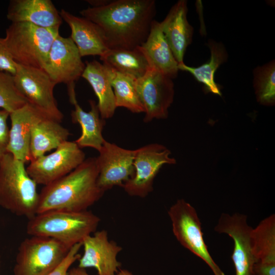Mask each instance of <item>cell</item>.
Returning <instances> with one entry per match:
<instances>
[{
  "mask_svg": "<svg viewBox=\"0 0 275 275\" xmlns=\"http://www.w3.org/2000/svg\"><path fill=\"white\" fill-rule=\"evenodd\" d=\"M82 17L101 30L109 49H134L146 40L156 14L154 0H114L83 9Z\"/></svg>",
  "mask_w": 275,
  "mask_h": 275,
  "instance_id": "6da1fadb",
  "label": "cell"
},
{
  "mask_svg": "<svg viewBox=\"0 0 275 275\" xmlns=\"http://www.w3.org/2000/svg\"><path fill=\"white\" fill-rule=\"evenodd\" d=\"M96 157H90L72 172L44 186L36 214L50 210L81 211L98 201L104 192L97 184Z\"/></svg>",
  "mask_w": 275,
  "mask_h": 275,
  "instance_id": "7a4b0ae2",
  "label": "cell"
},
{
  "mask_svg": "<svg viewBox=\"0 0 275 275\" xmlns=\"http://www.w3.org/2000/svg\"><path fill=\"white\" fill-rule=\"evenodd\" d=\"M29 219L26 227L29 235L52 238L70 247L82 243L96 231L100 221L97 215L87 210H50Z\"/></svg>",
  "mask_w": 275,
  "mask_h": 275,
  "instance_id": "3957f363",
  "label": "cell"
},
{
  "mask_svg": "<svg viewBox=\"0 0 275 275\" xmlns=\"http://www.w3.org/2000/svg\"><path fill=\"white\" fill-rule=\"evenodd\" d=\"M25 163L9 153L0 158V206L18 216L36 214L39 194Z\"/></svg>",
  "mask_w": 275,
  "mask_h": 275,
  "instance_id": "277c9868",
  "label": "cell"
},
{
  "mask_svg": "<svg viewBox=\"0 0 275 275\" xmlns=\"http://www.w3.org/2000/svg\"><path fill=\"white\" fill-rule=\"evenodd\" d=\"M59 28H45L25 22H12L4 38L18 64L43 69Z\"/></svg>",
  "mask_w": 275,
  "mask_h": 275,
  "instance_id": "5b68a950",
  "label": "cell"
},
{
  "mask_svg": "<svg viewBox=\"0 0 275 275\" xmlns=\"http://www.w3.org/2000/svg\"><path fill=\"white\" fill-rule=\"evenodd\" d=\"M71 248L52 238L31 236L18 248L14 275H46L63 260Z\"/></svg>",
  "mask_w": 275,
  "mask_h": 275,
  "instance_id": "8992f818",
  "label": "cell"
},
{
  "mask_svg": "<svg viewBox=\"0 0 275 275\" xmlns=\"http://www.w3.org/2000/svg\"><path fill=\"white\" fill-rule=\"evenodd\" d=\"M168 214L173 234L178 242L204 261L214 275H225L208 250L195 209L184 200L179 199L170 208Z\"/></svg>",
  "mask_w": 275,
  "mask_h": 275,
  "instance_id": "52a82bcc",
  "label": "cell"
},
{
  "mask_svg": "<svg viewBox=\"0 0 275 275\" xmlns=\"http://www.w3.org/2000/svg\"><path fill=\"white\" fill-rule=\"evenodd\" d=\"M15 85L28 103L46 117L61 122L64 116L53 95L56 84L41 69L17 64Z\"/></svg>",
  "mask_w": 275,
  "mask_h": 275,
  "instance_id": "ba28073f",
  "label": "cell"
},
{
  "mask_svg": "<svg viewBox=\"0 0 275 275\" xmlns=\"http://www.w3.org/2000/svg\"><path fill=\"white\" fill-rule=\"evenodd\" d=\"M170 155L171 151L159 144H151L136 149L134 173L123 186L125 191L132 197L148 196L153 190L154 180L163 165L176 163V159Z\"/></svg>",
  "mask_w": 275,
  "mask_h": 275,
  "instance_id": "9c48e42d",
  "label": "cell"
},
{
  "mask_svg": "<svg viewBox=\"0 0 275 275\" xmlns=\"http://www.w3.org/2000/svg\"><path fill=\"white\" fill-rule=\"evenodd\" d=\"M85 159L75 141H67L50 154L31 160L26 169L37 184L45 186L67 175Z\"/></svg>",
  "mask_w": 275,
  "mask_h": 275,
  "instance_id": "30bf717a",
  "label": "cell"
},
{
  "mask_svg": "<svg viewBox=\"0 0 275 275\" xmlns=\"http://www.w3.org/2000/svg\"><path fill=\"white\" fill-rule=\"evenodd\" d=\"M135 87L144 108L145 122L168 117L175 93L172 78L150 68L143 76L135 80Z\"/></svg>",
  "mask_w": 275,
  "mask_h": 275,
  "instance_id": "8fae6325",
  "label": "cell"
},
{
  "mask_svg": "<svg viewBox=\"0 0 275 275\" xmlns=\"http://www.w3.org/2000/svg\"><path fill=\"white\" fill-rule=\"evenodd\" d=\"M252 228L247 223V216L238 213L230 215L223 213L214 229L219 233L231 237L234 241L231 256L235 275H256V259L253 253L251 239Z\"/></svg>",
  "mask_w": 275,
  "mask_h": 275,
  "instance_id": "7c38bea8",
  "label": "cell"
},
{
  "mask_svg": "<svg viewBox=\"0 0 275 275\" xmlns=\"http://www.w3.org/2000/svg\"><path fill=\"white\" fill-rule=\"evenodd\" d=\"M98 152V186L104 193L116 186L123 187L133 174L135 150L126 149L105 141Z\"/></svg>",
  "mask_w": 275,
  "mask_h": 275,
  "instance_id": "4fadbf2b",
  "label": "cell"
},
{
  "mask_svg": "<svg viewBox=\"0 0 275 275\" xmlns=\"http://www.w3.org/2000/svg\"><path fill=\"white\" fill-rule=\"evenodd\" d=\"M86 64L70 37L59 34L53 41L43 70L57 85L75 84L84 72Z\"/></svg>",
  "mask_w": 275,
  "mask_h": 275,
  "instance_id": "5bb4252c",
  "label": "cell"
},
{
  "mask_svg": "<svg viewBox=\"0 0 275 275\" xmlns=\"http://www.w3.org/2000/svg\"><path fill=\"white\" fill-rule=\"evenodd\" d=\"M84 253L78 260V267H93L97 275H115L120 269L117 256L122 248L113 240H109L105 230L95 231L82 242Z\"/></svg>",
  "mask_w": 275,
  "mask_h": 275,
  "instance_id": "9a60e30c",
  "label": "cell"
},
{
  "mask_svg": "<svg viewBox=\"0 0 275 275\" xmlns=\"http://www.w3.org/2000/svg\"><path fill=\"white\" fill-rule=\"evenodd\" d=\"M7 152L24 163L30 162L31 133L33 125L43 118H47L29 103L10 114Z\"/></svg>",
  "mask_w": 275,
  "mask_h": 275,
  "instance_id": "2e32d148",
  "label": "cell"
},
{
  "mask_svg": "<svg viewBox=\"0 0 275 275\" xmlns=\"http://www.w3.org/2000/svg\"><path fill=\"white\" fill-rule=\"evenodd\" d=\"M67 88L69 100L74 107L71 113L72 121L79 124L81 129V135L75 142L81 149L91 147L99 151L105 141L102 133L105 121L100 116L97 103L90 100L91 109L85 112L77 102L75 84L67 85Z\"/></svg>",
  "mask_w": 275,
  "mask_h": 275,
  "instance_id": "e0dca14e",
  "label": "cell"
},
{
  "mask_svg": "<svg viewBox=\"0 0 275 275\" xmlns=\"http://www.w3.org/2000/svg\"><path fill=\"white\" fill-rule=\"evenodd\" d=\"M187 1L180 0L171 8L160 22L162 32L178 63H183L187 46L191 43L194 30L187 19Z\"/></svg>",
  "mask_w": 275,
  "mask_h": 275,
  "instance_id": "ac0fdd59",
  "label": "cell"
},
{
  "mask_svg": "<svg viewBox=\"0 0 275 275\" xmlns=\"http://www.w3.org/2000/svg\"><path fill=\"white\" fill-rule=\"evenodd\" d=\"M60 14L71 30L70 38L81 57L103 55L109 49L100 28L92 21L62 9Z\"/></svg>",
  "mask_w": 275,
  "mask_h": 275,
  "instance_id": "d6986e66",
  "label": "cell"
},
{
  "mask_svg": "<svg viewBox=\"0 0 275 275\" xmlns=\"http://www.w3.org/2000/svg\"><path fill=\"white\" fill-rule=\"evenodd\" d=\"M7 17L12 22H25L45 28H60L62 22L50 0L11 1Z\"/></svg>",
  "mask_w": 275,
  "mask_h": 275,
  "instance_id": "ffe728a7",
  "label": "cell"
},
{
  "mask_svg": "<svg viewBox=\"0 0 275 275\" xmlns=\"http://www.w3.org/2000/svg\"><path fill=\"white\" fill-rule=\"evenodd\" d=\"M150 68L172 79L178 74V63L162 32L160 22L154 20L145 42L139 46Z\"/></svg>",
  "mask_w": 275,
  "mask_h": 275,
  "instance_id": "44dd1931",
  "label": "cell"
},
{
  "mask_svg": "<svg viewBox=\"0 0 275 275\" xmlns=\"http://www.w3.org/2000/svg\"><path fill=\"white\" fill-rule=\"evenodd\" d=\"M251 239L256 275H275V215L272 214L252 229Z\"/></svg>",
  "mask_w": 275,
  "mask_h": 275,
  "instance_id": "7402d4cb",
  "label": "cell"
},
{
  "mask_svg": "<svg viewBox=\"0 0 275 275\" xmlns=\"http://www.w3.org/2000/svg\"><path fill=\"white\" fill-rule=\"evenodd\" d=\"M70 132L60 122L48 118H43L32 127L30 150L31 160L48 151L56 149L68 141Z\"/></svg>",
  "mask_w": 275,
  "mask_h": 275,
  "instance_id": "603a6c76",
  "label": "cell"
},
{
  "mask_svg": "<svg viewBox=\"0 0 275 275\" xmlns=\"http://www.w3.org/2000/svg\"><path fill=\"white\" fill-rule=\"evenodd\" d=\"M81 77L92 87L98 98L97 105L101 117L112 118L117 108L113 88L105 66L97 61H86Z\"/></svg>",
  "mask_w": 275,
  "mask_h": 275,
  "instance_id": "cb8c5ba5",
  "label": "cell"
},
{
  "mask_svg": "<svg viewBox=\"0 0 275 275\" xmlns=\"http://www.w3.org/2000/svg\"><path fill=\"white\" fill-rule=\"evenodd\" d=\"M100 60L103 65L116 71L136 79L143 76L150 68L139 46L132 49H109Z\"/></svg>",
  "mask_w": 275,
  "mask_h": 275,
  "instance_id": "d4e9b609",
  "label": "cell"
},
{
  "mask_svg": "<svg viewBox=\"0 0 275 275\" xmlns=\"http://www.w3.org/2000/svg\"><path fill=\"white\" fill-rule=\"evenodd\" d=\"M207 45L211 53L208 62L196 68L187 66L183 63L178 64V69L191 74L199 82L204 85L206 92L221 96L219 86L214 81V74L219 66L227 61L228 54L221 43L210 40Z\"/></svg>",
  "mask_w": 275,
  "mask_h": 275,
  "instance_id": "484cf974",
  "label": "cell"
},
{
  "mask_svg": "<svg viewBox=\"0 0 275 275\" xmlns=\"http://www.w3.org/2000/svg\"><path fill=\"white\" fill-rule=\"evenodd\" d=\"M104 66L113 89L116 107H125L133 113H144L136 90V79Z\"/></svg>",
  "mask_w": 275,
  "mask_h": 275,
  "instance_id": "4316f807",
  "label": "cell"
},
{
  "mask_svg": "<svg viewBox=\"0 0 275 275\" xmlns=\"http://www.w3.org/2000/svg\"><path fill=\"white\" fill-rule=\"evenodd\" d=\"M253 86L257 101L261 104L272 106L275 103L274 61L256 67L253 71Z\"/></svg>",
  "mask_w": 275,
  "mask_h": 275,
  "instance_id": "83f0119b",
  "label": "cell"
},
{
  "mask_svg": "<svg viewBox=\"0 0 275 275\" xmlns=\"http://www.w3.org/2000/svg\"><path fill=\"white\" fill-rule=\"evenodd\" d=\"M28 103L17 89L13 75L0 71V108L10 114Z\"/></svg>",
  "mask_w": 275,
  "mask_h": 275,
  "instance_id": "f1b7e54d",
  "label": "cell"
},
{
  "mask_svg": "<svg viewBox=\"0 0 275 275\" xmlns=\"http://www.w3.org/2000/svg\"><path fill=\"white\" fill-rule=\"evenodd\" d=\"M81 247V243L72 246L63 260L46 275H68L70 267L81 256L78 252Z\"/></svg>",
  "mask_w": 275,
  "mask_h": 275,
  "instance_id": "f546056e",
  "label": "cell"
},
{
  "mask_svg": "<svg viewBox=\"0 0 275 275\" xmlns=\"http://www.w3.org/2000/svg\"><path fill=\"white\" fill-rule=\"evenodd\" d=\"M17 66V64L9 52L4 38H0V71L14 75Z\"/></svg>",
  "mask_w": 275,
  "mask_h": 275,
  "instance_id": "4dcf8cb0",
  "label": "cell"
},
{
  "mask_svg": "<svg viewBox=\"0 0 275 275\" xmlns=\"http://www.w3.org/2000/svg\"><path fill=\"white\" fill-rule=\"evenodd\" d=\"M9 115L8 112L0 109V158L7 153L10 129L7 121Z\"/></svg>",
  "mask_w": 275,
  "mask_h": 275,
  "instance_id": "1f68e13d",
  "label": "cell"
},
{
  "mask_svg": "<svg viewBox=\"0 0 275 275\" xmlns=\"http://www.w3.org/2000/svg\"><path fill=\"white\" fill-rule=\"evenodd\" d=\"M68 275H91L89 274L85 268L79 267H74L71 269L68 272Z\"/></svg>",
  "mask_w": 275,
  "mask_h": 275,
  "instance_id": "d6a6232c",
  "label": "cell"
},
{
  "mask_svg": "<svg viewBox=\"0 0 275 275\" xmlns=\"http://www.w3.org/2000/svg\"><path fill=\"white\" fill-rule=\"evenodd\" d=\"M115 275H134L131 271L126 269H120Z\"/></svg>",
  "mask_w": 275,
  "mask_h": 275,
  "instance_id": "836d02e7",
  "label": "cell"
}]
</instances>
